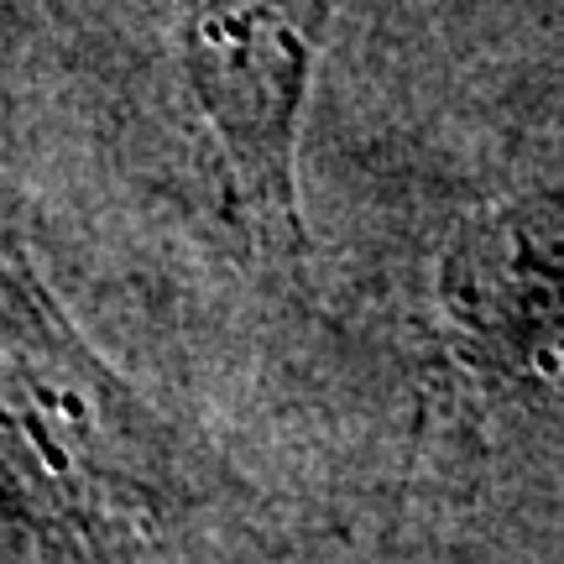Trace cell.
Here are the masks:
<instances>
[{"instance_id": "1", "label": "cell", "mask_w": 564, "mask_h": 564, "mask_svg": "<svg viewBox=\"0 0 564 564\" xmlns=\"http://www.w3.org/2000/svg\"><path fill=\"white\" fill-rule=\"evenodd\" d=\"M340 0H162V53L220 215L251 262L303 272L299 131Z\"/></svg>"}, {"instance_id": "2", "label": "cell", "mask_w": 564, "mask_h": 564, "mask_svg": "<svg viewBox=\"0 0 564 564\" xmlns=\"http://www.w3.org/2000/svg\"><path fill=\"white\" fill-rule=\"evenodd\" d=\"M440 350L491 403H564V183L465 215L434 262Z\"/></svg>"}]
</instances>
